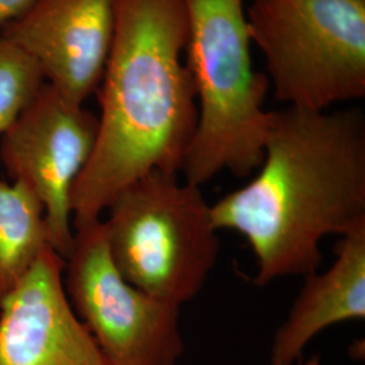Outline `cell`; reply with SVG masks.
<instances>
[{"label": "cell", "instance_id": "1", "mask_svg": "<svg viewBox=\"0 0 365 365\" xmlns=\"http://www.w3.org/2000/svg\"><path fill=\"white\" fill-rule=\"evenodd\" d=\"M211 218L245 237L260 287L318 271L325 237L365 226L364 113L274 111L257 173L211 205Z\"/></svg>", "mask_w": 365, "mask_h": 365}, {"label": "cell", "instance_id": "2", "mask_svg": "<svg viewBox=\"0 0 365 365\" xmlns=\"http://www.w3.org/2000/svg\"><path fill=\"white\" fill-rule=\"evenodd\" d=\"M185 43L182 0H115L96 143L71 191L75 229L99 221L113 199L145 175L182 170L197 120Z\"/></svg>", "mask_w": 365, "mask_h": 365}, {"label": "cell", "instance_id": "3", "mask_svg": "<svg viewBox=\"0 0 365 365\" xmlns=\"http://www.w3.org/2000/svg\"><path fill=\"white\" fill-rule=\"evenodd\" d=\"M182 3L185 64L197 106L184 182L202 187L223 170L247 178L260 167L274 111L264 108L271 84L253 68L244 0Z\"/></svg>", "mask_w": 365, "mask_h": 365}, {"label": "cell", "instance_id": "4", "mask_svg": "<svg viewBox=\"0 0 365 365\" xmlns=\"http://www.w3.org/2000/svg\"><path fill=\"white\" fill-rule=\"evenodd\" d=\"M106 210L108 250L126 282L179 307L200 294L221 250L200 187L156 170L123 188Z\"/></svg>", "mask_w": 365, "mask_h": 365}, {"label": "cell", "instance_id": "5", "mask_svg": "<svg viewBox=\"0 0 365 365\" xmlns=\"http://www.w3.org/2000/svg\"><path fill=\"white\" fill-rule=\"evenodd\" d=\"M249 37L274 98L327 111L365 96V0H252Z\"/></svg>", "mask_w": 365, "mask_h": 365}, {"label": "cell", "instance_id": "6", "mask_svg": "<svg viewBox=\"0 0 365 365\" xmlns=\"http://www.w3.org/2000/svg\"><path fill=\"white\" fill-rule=\"evenodd\" d=\"M66 295L107 365H176L180 307L131 286L111 259L103 221L80 226L66 264Z\"/></svg>", "mask_w": 365, "mask_h": 365}, {"label": "cell", "instance_id": "7", "mask_svg": "<svg viewBox=\"0 0 365 365\" xmlns=\"http://www.w3.org/2000/svg\"><path fill=\"white\" fill-rule=\"evenodd\" d=\"M98 117L68 103L45 83L3 133L0 160L14 182L36 194L43 209L51 248L64 260L73 249L71 191L95 148Z\"/></svg>", "mask_w": 365, "mask_h": 365}, {"label": "cell", "instance_id": "8", "mask_svg": "<svg viewBox=\"0 0 365 365\" xmlns=\"http://www.w3.org/2000/svg\"><path fill=\"white\" fill-rule=\"evenodd\" d=\"M114 33L115 0H34L0 31L73 106L98 91Z\"/></svg>", "mask_w": 365, "mask_h": 365}, {"label": "cell", "instance_id": "9", "mask_svg": "<svg viewBox=\"0 0 365 365\" xmlns=\"http://www.w3.org/2000/svg\"><path fill=\"white\" fill-rule=\"evenodd\" d=\"M66 264L43 249L0 300V365H107L68 299Z\"/></svg>", "mask_w": 365, "mask_h": 365}, {"label": "cell", "instance_id": "10", "mask_svg": "<svg viewBox=\"0 0 365 365\" xmlns=\"http://www.w3.org/2000/svg\"><path fill=\"white\" fill-rule=\"evenodd\" d=\"M286 321L274 333L269 363H300L304 348L327 327L365 318V226L341 237L336 260L306 274Z\"/></svg>", "mask_w": 365, "mask_h": 365}, {"label": "cell", "instance_id": "11", "mask_svg": "<svg viewBox=\"0 0 365 365\" xmlns=\"http://www.w3.org/2000/svg\"><path fill=\"white\" fill-rule=\"evenodd\" d=\"M49 245L45 209L22 182L0 178V300Z\"/></svg>", "mask_w": 365, "mask_h": 365}, {"label": "cell", "instance_id": "12", "mask_svg": "<svg viewBox=\"0 0 365 365\" xmlns=\"http://www.w3.org/2000/svg\"><path fill=\"white\" fill-rule=\"evenodd\" d=\"M45 83L36 61L0 34V134L13 125Z\"/></svg>", "mask_w": 365, "mask_h": 365}, {"label": "cell", "instance_id": "13", "mask_svg": "<svg viewBox=\"0 0 365 365\" xmlns=\"http://www.w3.org/2000/svg\"><path fill=\"white\" fill-rule=\"evenodd\" d=\"M34 0H0V27H4L25 13Z\"/></svg>", "mask_w": 365, "mask_h": 365}, {"label": "cell", "instance_id": "14", "mask_svg": "<svg viewBox=\"0 0 365 365\" xmlns=\"http://www.w3.org/2000/svg\"><path fill=\"white\" fill-rule=\"evenodd\" d=\"M303 365H321V359L318 354H314L306 363H303Z\"/></svg>", "mask_w": 365, "mask_h": 365}]
</instances>
